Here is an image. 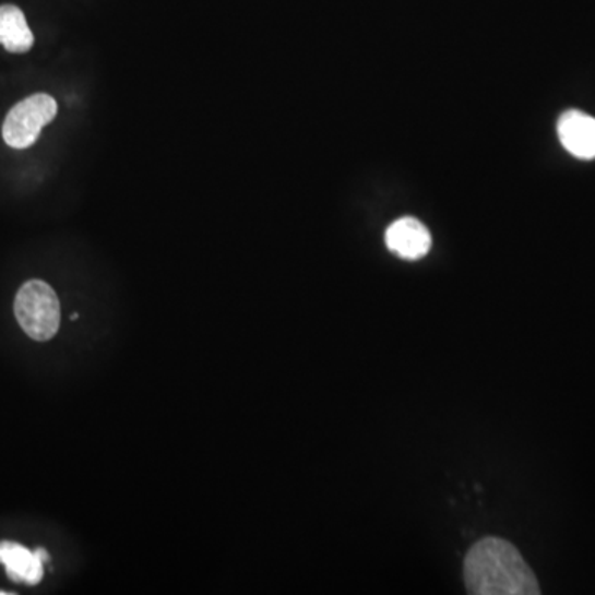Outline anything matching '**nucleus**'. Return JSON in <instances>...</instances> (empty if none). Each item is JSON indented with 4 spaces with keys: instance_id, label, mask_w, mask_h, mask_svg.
<instances>
[{
    "instance_id": "1",
    "label": "nucleus",
    "mask_w": 595,
    "mask_h": 595,
    "mask_svg": "<svg viewBox=\"0 0 595 595\" xmlns=\"http://www.w3.org/2000/svg\"><path fill=\"white\" fill-rule=\"evenodd\" d=\"M473 595H539L538 579L511 543L485 538L476 543L463 566Z\"/></svg>"
},
{
    "instance_id": "2",
    "label": "nucleus",
    "mask_w": 595,
    "mask_h": 595,
    "mask_svg": "<svg viewBox=\"0 0 595 595\" xmlns=\"http://www.w3.org/2000/svg\"><path fill=\"white\" fill-rule=\"evenodd\" d=\"M14 311L22 330L32 340H51L60 328L62 310L57 293L41 279H31L21 286Z\"/></svg>"
},
{
    "instance_id": "3",
    "label": "nucleus",
    "mask_w": 595,
    "mask_h": 595,
    "mask_svg": "<svg viewBox=\"0 0 595 595\" xmlns=\"http://www.w3.org/2000/svg\"><path fill=\"white\" fill-rule=\"evenodd\" d=\"M58 112L55 98L45 93L28 96L5 116L2 138L12 150H27L37 143L41 130L53 121Z\"/></svg>"
},
{
    "instance_id": "4",
    "label": "nucleus",
    "mask_w": 595,
    "mask_h": 595,
    "mask_svg": "<svg viewBox=\"0 0 595 595\" xmlns=\"http://www.w3.org/2000/svg\"><path fill=\"white\" fill-rule=\"evenodd\" d=\"M385 243L389 250L401 259L419 260L429 253L432 237L423 222L414 217H404L388 228Z\"/></svg>"
},
{
    "instance_id": "5",
    "label": "nucleus",
    "mask_w": 595,
    "mask_h": 595,
    "mask_svg": "<svg viewBox=\"0 0 595 595\" xmlns=\"http://www.w3.org/2000/svg\"><path fill=\"white\" fill-rule=\"evenodd\" d=\"M559 140L562 146L579 159H595V118L569 109L559 118Z\"/></svg>"
},
{
    "instance_id": "6",
    "label": "nucleus",
    "mask_w": 595,
    "mask_h": 595,
    "mask_svg": "<svg viewBox=\"0 0 595 595\" xmlns=\"http://www.w3.org/2000/svg\"><path fill=\"white\" fill-rule=\"evenodd\" d=\"M0 564L5 566L9 579L19 584L37 585L44 578V562L35 551L17 543H0Z\"/></svg>"
},
{
    "instance_id": "7",
    "label": "nucleus",
    "mask_w": 595,
    "mask_h": 595,
    "mask_svg": "<svg viewBox=\"0 0 595 595\" xmlns=\"http://www.w3.org/2000/svg\"><path fill=\"white\" fill-rule=\"evenodd\" d=\"M34 41L24 12L12 4L0 5V45L11 53H27Z\"/></svg>"
},
{
    "instance_id": "8",
    "label": "nucleus",
    "mask_w": 595,
    "mask_h": 595,
    "mask_svg": "<svg viewBox=\"0 0 595 595\" xmlns=\"http://www.w3.org/2000/svg\"><path fill=\"white\" fill-rule=\"evenodd\" d=\"M35 555H37V558L40 559L41 562H48L50 561V556H48V552L45 551V549H35Z\"/></svg>"
},
{
    "instance_id": "9",
    "label": "nucleus",
    "mask_w": 595,
    "mask_h": 595,
    "mask_svg": "<svg viewBox=\"0 0 595 595\" xmlns=\"http://www.w3.org/2000/svg\"><path fill=\"white\" fill-rule=\"evenodd\" d=\"M70 318H72V320H73V321H75V320H76V318H79V314H76V313H73V314H72V317H70Z\"/></svg>"
},
{
    "instance_id": "10",
    "label": "nucleus",
    "mask_w": 595,
    "mask_h": 595,
    "mask_svg": "<svg viewBox=\"0 0 595 595\" xmlns=\"http://www.w3.org/2000/svg\"><path fill=\"white\" fill-rule=\"evenodd\" d=\"M8 594H9V592H2V591H0V595H8Z\"/></svg>"
}]
</instances>
